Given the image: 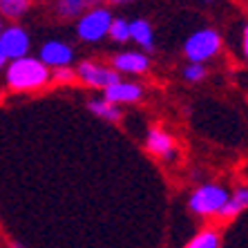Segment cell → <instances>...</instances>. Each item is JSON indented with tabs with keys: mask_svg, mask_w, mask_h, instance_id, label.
<instances>
[{
	"mask_svg": "<svg viewBox=\"0 0 248 248\" xmlns=\"http://www.w3.org/2000/svg\"><path fill=\"white\" fill-rule=\"evenodd\" d=\"M49 78H52V74H49V69H47V65L41 58H29V56L12 58V63L7 67V83L18 92L38 90Z\"/></svg>",
	"mask_w": 248,
	"mask_h": 248,
	"instance_id": "1",
	"label": "cell"
},
{
	"mask_svg": "<svg viewBox=\"0 0 248 248\" xmlns=\"http://www.w3.org/2000/svg\"><path fill=\"white\" fill-rule=\"evenodd\" d=\"M110 23H112V14L105 7H92L78 16L76 23V34L78 38L85 43H98L103 36H108L110 31Z\"/></svg>",
	"mask_w": 248,
	"mask_h": 248,
	"instance_id": "2",
	"label": "cell"
},
{
	"mask_svg": "<svg viewBox=\"0 0 248 248\" xmlns=\"http://www.w3.org/2000/svg\"><path fill=\"white\" fill-rule=\"evenodd\" d=\"M228 190L224 186H215V184H206L199 186L195 192L190 195V210L195 215H202V217H208V215H217L221 210V206L228 199Z\"/></svg>",
	"mask_w": 248,
	"mask_h": 248,
	"instance_id": "3",
	"label": "cell"
},
{
	"mask_svg": "<svg viewBox=\"0 0 248 248\" xmlns=\"http://www.w3.org/2000/svg\"><path fill=\"white\" fill-rule=\"evenodd\" d=\"M219 47L221 38L215 29H199L192 36H188V41L184 43V54L195 63H206L208 58H213L219 52Z\"/></svg>",
	"mask_w": 248,
	"mask_h": 248,
	"instance_id": "4",
	"label": "cell"
},
{
	"mask_svg": "<svg viewBox=\"0 0 248 248\" xmlns=\"http://www.w3.org/2000/svg\"><path fill=\"white\" fill-rule=\"evenodd\" d=\"M76 76H78L83 83H87V85L101 87V90L121 78L114 67H105V65L90 63V61H87V63H81L76 67Z\"/></svg>",
	"mask_w": 248,
	"mask_h": 248,
	"instance_id": "5",
	"label": "cell"
},
{
	"mask_svg": "<svg viewBox=\"0 0 248 248\" xmlns=\"http://www.w3.org/2000/svg\"><path fill=\"white\" fill-rule=\"evenodd\" d=\"M0 45L5 49L7 58H20V56H27L31 43H29V34L23 27L12 25V27L0 31Z\"/></svg>",
	"mask_w": 248,
	"mask_h": 248,
	"instance_id": "6",
	"label": "cell"
},
{
	"mask_svg": "<svg viewBox=\"0 0 248 248\" xmlns=\"http://www.w3.org/2000/svg\"><path fill=\"white\" fill-rule=\"evenodd\" d=\"M47 67H63L74 61V49L63 41H47L41 47V56H38Z\"/></svg>",
	"mask_w": 248,
	"mask_h": 248,
	"instance_id": "7",
	"label": "cell"
},
{
	"mask_svg": "<svg viewBox=\"0 0 248 248\" xmlns=\"http://www.w3.org/2000/svg\"><path fill=\"white\" fill-rule=\"evenodd\" d=\"M112 67L119 74H143L150 67V58L143 52H121L112 58Z\"/></svg>",
	"mask_w": 248,
	"mask_h": 248,
	"instance_id": "8",
	"label": "cell"
},
{
	"mask_svg": "<svg viewBox=\"0 0 248 248\" xmlns=\"http://www.w3.org/2000/svg\"><path fill=\"white\" fill-rule=\"evenodd\" d=\"M103 96L112 103H134L139 98L143 96V87L139 85V83H130V81H114L112 85L103 87Z\"/></svg>",
	"mask_w": 248,
	"mask_h": 248,
	"instance_id": "9",
	"label": "cell"
},
{
	"mask_svg": "<svg viewBox=\"0 0 248 248\" xmlns=\"http://www.w3.org/2000/svg\"><path fill=\"white\" fill-rule=\"evenodd\" d=\"M145 145L152 155H159V156H166V159H172L174 156V141L172 137L159 127H152L148 132V139H145Z\"/></svg>",
	"mask_w": 248,
	"mask_h": 248,
	"instance_id": "10",
	"label": "cell"
},
{
	"mask_svg": "<svg viewBox=\"0 0 248 248\" xmlns=\"http://www.w3.org/2000/svg\"><path fill=\"white\" fill-rule=\"evenodd\" d=\"M130 41H134L139 47H143L145 52L150 54L155 49V34H152L150 23L143 18L130 20Z\"/></svg>",
	"mask_w": 248,
	"mask_h": 248,
	"instance_id": "11",
	"label": "cell"
},
{
	"mask_svg": "<svg viewBox=\"0 0 248 248\" xmlns=\"http://www.w3.org/2000/svg\"><path fill=\"white\" fill-rule=\"evenodd\" d=\"M87 108L94 112L96 116H101V119H105V121H119L121 119V110H119V103H112V101H108V98H92L90 103H87Z\"/></svg>",
	"mask_w": 248,
	"mask_h": 248,
	"instance_id": "12",
	"label": "cell"
},
{
	"mask_svg": "<svg viewBox=\"0 0 248 248\" xmlns=\"http://www.w3.org/2000/svg\"><path fill=\"white\" fill-rule=\"evenodd\" d=\"M244 208H248V188H239L232 197H228L217 215H221V217H226V219H231V217H235V215L242 213Z\"/></svg>",
	"mask_w": 248,
	"mask_h": 248,
	"instance_id": "13",
	"label": "cell"
},
{
	"mask_svg": "<svg viewBox=\"0 0 248 248\" xmlns=\"http://www.w3.org/2000/svg\"><path fill=\"white\" fill-rule=\"evenodd\" d=\"M101 0H58V14L63 18H78L83 12L96 7Z\"/></svg>",
	"mask_w": 248,
	"mask_h": 248,
	"instance_id": "14",
	"label": "cell"
},
{
	"mask_svg": "<svg viewBox=\"0 0 248 248\" xmlns=\"http://www.w3.org/2000/svg\"><path fill=\"white\" fill-rule=\"evenodd\" d=\"M221 246V237L215 231H203L188 242V248H217Z\"/></svg>",
	"mask_w": 248,
	"mask_h": 248,
	"instance_id": "15",
	"label": "cell"
},
{
	"mask_svg": "<svg viewBox=\"0 0 248 248\" xmlns=\"http://www.w3.org/2000/svg\"><path fill=\"white\" fill-rule=\"evenodd\" d=\"M0 9H2V16L18 20L29 9V0H0Z\"/></svg>",
	"mask_w": 248,
	"mask_h": 248,
	"instance_id": "16",
	"label": "cell"
},
{
	"mask_svg": "<svg viewBox=\"0 0 248 248\" xmlns=\"http://www.w3.org/2000/svg\"><path fill=\"white\" fill-rule=\"evenodd\" d=\"M108 34H110V38L114 43H127L130 41V23L125 18H112Z\"/></svg>",
	"mask_w": 248,
	"mask_h": 248,
	"instance_id": "17",
	"label": "cell"
},
{
	"mask_svg": "<svg viewBox=\"0 0 248 248\" xmlns=\"http://www.w3.org/2000/svg\"><path fill=\"white\" fill-rule=\"evenodd\" d=\"M206 76V67H203V63H195V61H190V65L184 69V78L190 83H199Z\"/></svg>",
	"mask_w": 248,
	"mask_h": 248,
	"instance_id": "18",
	"label": "cell"
},
{
	"mask_svg": "<svg viewBox=\"0 0 248 248\" xmlns=\"http://www.w3.org/2000/svg\"><path fill=\"white\" fill-rule=\"evenodd\" d=\"M54 78L61 83H67V81H74V72L69 69V65H63V67H54Z\"/></svg>",
	"mask_w": 248,
	"mask_h": 248,
	"instance_id": "19",
	"label": "cell"
},
{
	"mask_svg": "<svg viewBox=\"0 0 248 248\" xmlns=\"http://www.w3.org/2000/svg\"><path fill=\"white\" fill-rule=\"evenodd\" d=\"M244 54H246V58H248V25H246V29H244Z\"/></svg>",
	"mask_w": 248,
	"mask_h": 248,
	"instance_id": "20",
	"label": "cell"
},
{
	"mask_svg": "<svg viewBox=\"0 0 248 248\" xmlns=\"http://www.w3.org/2000/svg\"><path fill=\"white\" fill-rule=\"evenodd\" d=\"M7 61H9V58H7L5 49H2V45H0V67H2V65H5V63H7Z\"/></svg>",
	"mask_w": 248,
	"mask_h": 248,
	"instance_id": "21",
	"label": "cell"
},
{
	"mask_svg": "<svg viewBox=\"0 0 248 248\" xmlns=\"http://www.w3.org/2000/svg\"><path fill=\"white\" fill-rule=\"evenodd\" d=\"M108 2H112V5H123V2H132V0H108Z\"/></svg>",
	"mask_w": 248,
	"mask_h": 248,
	"instance_id": "22",
	"label": "cell"
},
{
	"mask_svg": "<svg viewBox=\"0 0 248 248\" xmlns=\"http://www.w3.org/2000/svg\"><path fill=\"white\" fill-rule=\"evenodd\" d=\"M0 31H2V20H0Z\"/></svg>",
	"mask_w": 248,
	"mask_h": 248,
	"instance_id": "23",
	"label": "cell"
},
{
	"mask_svg": "<svg viewBox=\"0 0 248 248\" xmlns=\"http://www.w3.org/2000/svg\"><path fill=\"white\" fill-rule=\"evenodd\" d=\"M203 2H210V0H203Z\"/></svg>",
	"mask_w": 248,
	"mask_h": 248,
	"instance_id": "24",
	"label": "cell"
}]
</instances>
